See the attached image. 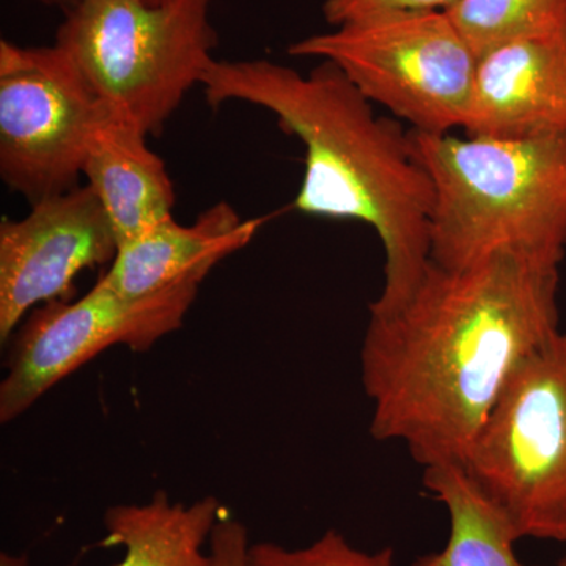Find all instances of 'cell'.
Masks as SVG:
<instances>
[{
    "instance_id": "1",
    "label": "cell",
    "mask_w": 566,
    "mask_h": 566,
    "mask_svg": "<svg viewBox=\"0 0 566 566\" xmlns=\"http://www.w3.org/2000/svg\"><path fill=\"white\" fill-rule=\"evenodd\" d=\"M560 264L513 252L431 262L400 308L370 315L360 379L376 441L401 442L423 469L464 465L517 368L560 333Z\"/></svg>"
},
{
    "instance_id": "2",
    "label": "cell",
    "mask_w": 566,
    "mask_h": 566,
    "mask_svg": "<svg viewBox=\"0 0 566 566\" xmlns=\"http://www.w3.org/2000/svg\"><path fill=\"white\" fill-rule=\"evenodd\" d=\"M207 103L253 104L304 145V177L293 208L315 218L363 222L385 251V285L370 315L412 296L431 263L434 186L411 132L375 114L374 103L329 62L303 74L264 59L212 61Z\"/></svg>"
},
{
    "instance_id": "3",
    "label": "cell",
    "mask_w": 566,
    "mask_h": 566,
    "mask_svg": "<svg viewBox=\"0 0 566 566\" xmlns=\"http://www.w3.org/2000/svg\"><path fill=\"white\" fill-rule=\"evenodd\" d=\"M411 137L434 186L431 262L461 270L501 252L564 262L566 136Z\"/></svg>"
},
{
    "instance_id": "4",
    "label": "cell",
    "mask_w": 566,
    "mask_h": 566,
    "mask_svg": "<svg viewBox=\"0 0 566 566\" xmlns=\"http://www.w3.org/2000/svg\"><path fill=\"white\" fill-rule=\"evenodd\" d=\"M211 3L82 0L63 13L55 44L104 109L147 136L159 134L214 61Z\"/></svg>"
},
{
    "instance_id": "5",
    "label": "cell",
    "mask_w": 566,
    "mask_h": 566,
    "mask_svg": "<svg viewBox=\"0 0 566 566\" xmlns=\"http://www.w3.org/2000/svg\"><path fill=\"white\" fill-rule=\"evenodd\" d=\"M289 54L333 63L411 132L449 134L468 122L479 57L446 10L379 11L305 36Z\"/></svg>"
},
{
    "instance_id": "6",
    "label": "cell",
    "mask_w": 566,
    "mask_h": 566,
    "mask_svg": "<svg viewBox=\"0 0 566 566\" xmlns=\"http://www.w3.org/2000/svg\"><path fill=\"white\" fill-rule=\"evenodd\" d=\"M464 468L517 542L566 543V333L517 368Z\"/></svg>"
},
{
    "instance_id": "7",
    "label": "cell",
    "mask_w": 566,
    "mask_h": 566,
    "mask_svg": "<svg viewBox=\"0 0 566 566\" xmlns=\"http://www.w3.org/2000/svg\"><path fill=\"white\" fill-rule=\"evenodd\" d=\"M104 112L59 44L0 41V178L36 203L80 185Z\"/></svg>"
},
{
    "instance_id": "8",
    "label": "cell",
    "mask_w": 566,
    "mask_h": 566,
    "mask_svg": "<svg viewBox=\"0 0 566 566\" xmlns=\"http://www.w3.org/2000/svg\"><path fill=\"white\" fill-rule=\"evenodd\" d=\"M197 283L151 296H122L103 279L80 301H52L25 316L11 342L0 382V420L9 423L32 408L52 387L112 346L147 353L182 327Z\"/></svg>"
},
{
    "instance_id": "9",
    "label": "cell",
    "mask_w": 566,
    "mask_h": 566,
    "mask_svg": "<svg viewBox=\"0 0 566 566\" xmlns=\"http://www.w3.org/2000/svg\"><path fill=\"white\" fill-rule=\"evenodd\" d=\"M118 241L95 192L85 186L32 205L0 222V340L52 301H69L82 271L114 262Z\"/></svg>"
},
{
    "instance_id": "10",
    "label": "cell",
    "mask_w": 566,
    "mask_h": 566,
    "mask_svg": "<svg viewBox=\"0 0 566 566\" xmlns=\"http://www.w3.org/2000/svg\"><path fill=\"white\" fill-rule=\"evenodd\" d=\"M468 136H566V28L510 41L479 57Z\"/></svg>"
},
{
    "instance_id": "11",
    "label": "cell",
    "mask_w": 566,
    "mask_h": 566,
    "mask_svg": "<svg viewBox=\"0 0 566 566\" xmlns=\"http://www.w3.org/2000/svg\"><path fill=\"white\" fill-rule=\"evenodd\" d=\"M264 221L266 218L244 221L227 202L200 212L191 226L167 219L118 245L102 279L129 300L186 283L200 285L216 264L251 243Z\"/></svg>"
},
{
    "instance_id": "12",
    "label": "cell",
    "mask_w": 566,
    "mask_h": 566,
    "mask_svg": "<svg viewBox=\"0 0 566 566\" xmlns=\"http://www.w3.org/2000/svg\"><path fill=\"white\" fill-rule=\"evenodd\" d=\"M147 137L104 109L85 150L82 175L98 197L118 245L174 218V182Z\"/></svg>"
},
{
    "instance_id": "13",
    "label": "cell",
    "mask_w": 566,
    "mask_h": 566,
    "mask_svg": "<svg viewBox=\"0 0 566 566\" xmlns=\"http://www.w3.org/2000/svg\"><path fill=\"white\" fill-rule=\"evenodd\" d=\"M223 513L211 495L188 505L155 491L145 504L106 510L104 545L125 551L117 566H211L208 543Z\"/></svg>"
},
{
    "instance_id": "14",
    "label": "cell",
    "mask_w": 566,
    "mask_h": 566,
    "mask_svg": "<svg viewBox=\"0 0 566 566\" xmlns=\"http://www.w3.org/2000/svg\"><path fill=\"white\" fill-rule=\"evenodd\" d=\"M422 483L427 493L446 506L450 534L441 551L423 554L409 566H524L517 560L512 527L464 465L424 468Z\"/></svg>"
},
{
    "instance_id": "15",
    "label": "cell",
    "mask_w": 566,
    "mask_h": 566,
    "mask_svg": "<svg viewBox=\"0 0 566 566\" xmlns=\"http://www.w3.org/2000/svg\"><path fill=\"white\" fill-rule=\"evenodd\" d=\"M446 11L476 57L566 28V0H457Z\"/></svg>"
},
{
    "instance_id": "16",
    "label": "cell",
    "mask_w": 566,
    "mask_h": 566,
    "mask_svg": "<svg viewBox=\"0 0 566 566\" xmlns=\"http://www.w3.org/2000/svg\"><path fill=\"white\" fill-rule=\"evenodd\" d=\"M249 558L251 566H394V549L387 546L367 553L329 528L311 545L296 549L271 542L255 543Z\"/></svg>"
},
{
    "instance_id": "17",
    "label": "cell",
    "mask_w": 566,
    "mask_h": 566,
    "mask_svg": "<svg viewBox=\"0 0 566 566\" xmlns=\"http://www.w3.org/2000/svg\"><path fill=\"white\" fill-rule=\"evenodd\" d=\"M457 0H324L323 14L333 28L387 10H446Z\"/></svg>"
},
{
    "instance_id": "18",
    "label": "cell",
    "mask_w": 566,
    "mask_h": 566,
    "mask_svg": "<svg viewBox=\"0 0 566 566\" xmlns=\"http://www.w3.org/2000/svg\"><path fill=\"white\" fill-rule=\"evenodd\" d=\"M211 566H251L248 528L223 513L212 528L210 543Z\"/></svg>"
},
{
    "instance_id": "19",
    "label": "cell",
    "mask_w": 566,
    "mask_h": 566,
    "mask_svg": "<svg viewBox=\"0 0 566 566\" xmlns=\"http://www.w3.org/2000/svg\"><path fill=\"white\" fill-rule=\"evenodd\" d=\"M32 2L43 3V6L48 7H59V9H62L63 13H66V11L73 10L74 7L80 6L82 0H32Z\"/></svg>"
},
{
    "instance_id": "20",
    "label": "cell",
    "mask_w": 566,
    "mask_h": 566,
    "mask_svg": "<svg viewBox=\"0 0 566 566\" xmlns=\"http://www.w3.org/2000/svg\"><path fill=\"white\" fill-rule=\"evenodd\" d=\"M0 566H29V562L25 556H13V554L2 553Z\"/></svg>"
},
{
    "instance_id": "21",
    "label": "cell",
    "mask_w": 566,
    "mask_h": 566,
    "mask_svg": "<svg viewBox=\"0 0 566 566\" xmlns=\"http://www.w3.org/2000/svg\"><path fill=\"white\" fill-rule=\"evenodd\" d=\"M144 2L150 3V6H158V3L164 2V0H144Z\"/></svg>"
},
{
    "instance_id": "22",
    "label": "cell",
    "mask_w": 566,
    "mask_h": 566,
    "mask_svg": "<svg viewBox=\"0 0 566 566\" xmlns=\"http://www.w3.org/2000/svg\"><path fill=\"white\" fill-rule=\"evenodd\" d=\"M556 566H566V556L562 557L560 560L557 562Z\"/></svg>"
}]
</instances>
